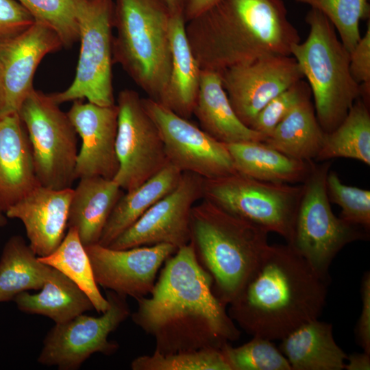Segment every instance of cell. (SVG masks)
Wrapping results in <instances>:
<instances>
[{"label": "cell", "instance_id": "1", "mask_svg": "<svg viewBox=\"0 0 370 370\" xmlns=\"http://www.w3.org/2000/svg\"><path fill=\"white\" fill-rule=\"evenodd\" d=\"M212 284L191 241L166 260L149 297L138 299L130 315L153 338L155 352L221 349L240 338L241 331L214 294Z\"/></svg>", "mask_w": 370, "mask_h": 370}, {"label": "cell", "instance_id": "2", "mask_svg": "<svg viewBox=\"0 0 370 370\" xmlns=\"http://www.w3.org/2000/svg\"><path fill=\"white\" fill-rule=\"evenodd\" d=\"M328 284L291 245H269L227 312L248 334L280 341L319 319Z\"/></svg>", "mask_w": 370, "mask_h": 370}, {"label": "cell", "instance_id": "3", "mask_svg": "<svg viewBox=\"0 0 370 370\" xmlns=\"http://www.w3.org/2000/svg\"><path fill=\"white\" fill-rule=\"evenodd\" d=\"M282 0H221L186 23L201 70L221 71L267 55L291 56L300 41Z\"/></svg>", "mask_w": 370, "mask_h": 370}, {"label": "cell", "instance_id": "4", "mask_svg": "<svg viewBox=\"0 0 370 370\" xmlns=\"http://www.w3.org/2000/svg\"><path fill=\"white\" fill-rule=\"evenodd\" d=\"M190 226L197 260L212 278L214 294L227 306L269 247L268 232L204 199L193 207Z\"/></svg>", "mask_w": 370, "mask_h": 370}, {"label": "cell", "instance_id": "5", "mask_svg": "<svg viewBox=\"0 0 370 370\" xmlns=\"http://www.w3.org/2000/svg\"><path fill=\"white\" fill-rule=\"evenodd\" d=\"M171 14L161 0H116L113 15V61L159 103L171 69Z\"/></svg>", "mask_w": 370, "mask_h": 370}, {"label": "cell", "instance_id": "6", "mask_svg": "<svg viewBox=\"0 0 370 370\" xmlns=\"http://www.w3.org/2000/svg\"><path fill=\"white\" fill-rule=\"evenodd\" d=\"M306 21L308 36L292 47L291 56L307 79L317 120L323 130L330 133L360 98V87L350 72L349 52L330 21L313 8Z\"/></svg>", "mask_w": 370, "mask_h": 370}, {"label": "cell", "instance_id": "7", "mask_svg": "<svg viewBox=\"0 0 370 370\" xmlns=\"http://www.w3.org/2000/svg\"><path fill=\"white\" fill-rule=\"evenodd\" d=\"M331 161L313 163L302 183L291 245L323 278L329 281V268L347 245L367 238V232L332 212L326 189Z\"/></svg>", "mask_w": 370, "mask_h": 370}, {"label": "cell", "instance_id": "8", "mask_svg": "<svg viewBox=\"0 0 370 370\" xmlns=\"http://www.w3.org/2000/svg\"><path fill=\"white\" fill-rule=\"evenodd\" d=\"M302 184L263 182L240 173L203 179V197L223 210L291 242Z\"/></svg>", "mask_w": 370, "mask_h": 370}, {"label": "cell", "instance_id": "9", "mask_svg": "<svg viewBox=\"0 0 370 370\" xmlns=\"http://www.w3.org/2000/svg\"><path fill=\"white\" fill-rule=\"evenodd\" d=\"M18 115L27 132L40 184L53 189L71 188L76 180L77 134L67 113L50 95L34 88Z\"/></svg>", "mask_w": 370, "mask_h": 370}, {"label": "cell", "instance_id": "10", "mask_svg": "<svg viewBox=\"0 0 370 370\" xmlns=\"http://www.w3.org/2000/svg\"><path fill=\"white\" fill-rule=\"evenodd\" d=\"M113 15L112 0H78L79 56L70 86L50 95L58 105L85 98L99 106L115 104L112 72Z\"/></svg>", "mask_w": 370, "mask_h": 370}, {"label": "cell", "instance_id": "11", "mask_svg": "<svg viewBox=\"0 0 370 370\" xmlns=\"http://www.w3.org/2000/svg\"><path fill=\"white\" fill-rule=\"evenodd\" d=\"M116 106L119 169L113 180L127 192L160 171L169 160L159 130L138 93L132 89L121 90Z\"/></svg>", "mask_w": 370, "mask_h": 370}, {"label": "cell", "instance_id": "12", "mask_svg": "<svg viewBox=\"0 0 370 370\" xmlns=\"http://www.w3.org/2000/svg\"><path fill=\"white\" fill-rule=\"evenodd\" d=\"M110 307L99 317L81 314L62 323L56 324L47 333L38 363L61 370H75L93 354H114L119 347L108 336L130 315L127 297L106 290Z\"/></svg>", "mask_w": 370, "mask_h": 370}, {"label": "cell", "instance_id": "13", "mask_svg": "<svg viewBox=\"0 0 370 370\" xmlns=\"http://www.w3.org/2000/svg\"><path fill=\"white\" fill-rule=\"evenodd\" d=\"M142 102L159 130L169 163L204 179L237 172L224 143L159 102L149 97Z\"/></svg>", "mask_w": 370, "mask_h": 370}, {"label": "cell", "instance_id": "14", "mask_svg": "<svg viewBox=\"0 0 370 370\" xmlns=\"http://www.w3.org/2000/svg\"><path fill=\"white\" fill-rule=\"evenodd\" d=\"M203 177L183 172L176 187L151 206L108 247L126 249L169 244L177 249L190 241V215L203 197Z\"/></svg>", "mask_w": 370, "mask_h": 370}, {"label": "cell", "instance_id": "15", "mask_svg": "<svg viewBox=\"0 0 370 370\" xmlns=\"http://www.w3.org/2000/svg\"><path fill=\"white\" fill-rule=\"evenodd\" d=\"M219 73L234 112L249 127L272 99L304 78L296 60L283 55H267Z\"/></svg>", "mask_w": 370, "mask_h": 370}, {"label": "cell", "instance_id": "16", "mask_svg": "<svg viewBox=\"0 0 370 370\" xmlns=\"http://www.w3.org/2000/svg\"><path fill=\"white\" fill-rule=\"evenodd\" d=\"M85 248L97 284L136 300L151 293L160 268L177 250L169 244L114 249L96 243Z\"/></svg>", "mask_w": 370, "mask_h": 370}, {"label": "cell", "instance_id": "17", "mask_svg": "<svg viewBox=\"0 0 370 370\" xmlns=\"http://www.w3.org/2000/svg\"><path fill=\"white\" fill-rule=\"evenodd\" d=\"M58 34L35 21L21 34L0 41V118L18 113L33 88L43 57L62 47Z\"/></svg>", "mask_w": 370, "mask_h": 370}, {"label": "cell", "instance_id": "18", "mask_svg": "<svg viewBox=\"0 0 370 370\" xmlns=\"http://www.w3.org/2000/svg\"><path fill=\"white\" fill-rule=\"evenodd\" d=\"M67 115L82 140L76 179L99 176L113 180L119 169L115 149L117 106H102L77 99L73 101Z\"/></svg>", "mask_w": 370, "mask_h": 370}, {"label": "cell", "instance_id": "19", "mask_svg": "<svg viewBox=\"0 0 370 370\" xmlns=\"http://www.w3.org/2000/svg\"><path fill=\"white\" fill-rule=\"evenodd\" d=\"M73 191L38 185L5 212L8 219L23 223L29 245L38 257L52 253L63 240Z\"/></svg>", "mask_w": 370, "mask_h": 370}, {"label": "cell", "instance_id": "20", "mask_svg": "<svg viewBox=\"0 0 370 370\" xmlns=\"http://www.w3.org/2000/svg\"><path fill=\"white\" fill-rule=\"evenodd\" d=\"M40 185L31 144L18 115L0 118V208L5 212Z\"/></svg>", "mask_w": 370, "mask_h": 370}, {"label": "cell", "instance_id": "21", "mask_svg": "<svg viewBox=\"0 0 370 370\" xmlns=\"http://www.w3.org/2000/svg\"><path fill=\"white\" fill-rule=\"evenodd\" d=\"M201 129L224 144L259 141L265 137L243 123L234 112L223 86L220 73L201 70L193 111Z\"/></svg>", "mask_w": 370, "mask_h": 370}, {"label": "cell", "instance_id": "22", "mask_svg": "<svg viewBox=\"0 0 370 370\" xmlns=\"http://www.w3.org/2000/svg\"><path fill=\"white\" fill-rule=\"evenodd\" d=\"M123 189L113 180L94 176L79 178L70 203L68 228H74L84 246L99 243Z\"/></svg>", "mask_w": 370, "mask_h": 370}, {"label": "cell", "instance_id": "23", "mask_svg": "<svg viewBox=\"0 0 370 370\" xmlns=\"http://www.w3.org/2000/svg\"><path fill=\"white\" fill-rule=\"evenodd\" d=\"M185 27L184 13L172 14L171 69L166 91L160 103L177 115L190 119L197 101L201 70L189 45Z\"/></svg>", "mask_w": 370, "mask_h": 370}, {"label": "cell", "instance_id": "24", "mask_svg": "<svg viewBox=\"0 0 370 370\" xmlns=\"http://www.w3.org/2000/svg\"><path fill=\"white\" fill-rule=\"evenodd\" d=\"M279 349L292 370H342L347 355L336 343L332 325L315 319L280 340Z\"/></svg>", "mask_w": 370, "mask_h": 370}, {"label": "cell", "instance_id": "25", "mask_svg": "<svg viewBox=\"0 0 370 370\" xmlns=\"http://www.w3.org/2000/svg\"><path fill=\"white\" fill-rule=\"evenodd\" d=\"M238 173L258 180L278 184H302L313 161L289 157L263 142L225 144Z\"/></svg>", "mask_w": 370, "mask_h": 370}, {"label": "cell", "instance_id": "26", "mask_svg": "<svg viewBox=\"0 0 370 370\" xmlns=\"http://www.w3.org/2000/svg\"><path fill=\"white\" fill-rule=\"evenodd\" d=\"M182 172L169 163L137 188L123 193L114 206L98 244L108 247L151 206L173 190Z\"/></svg>", "mask_w": 370, "mask_h": 370}, {"label": "cell", "instance_id": "27", "mask_svg": "<svg viewBox=\"0 0 370 370\" xmlns=\"http://www.w3.org/2000/svg\"><path fill=\"white\" fill-rule=\"evenodd\" d=\"M40 291L17 295L13 301L25 313L46 316L56 324L62 323L94 309L86 294L65 275L53 268L51 275Z\"/></svg>", "mask_w": 370, "mask_h": 370}, {"label": "cell", "instance_id": "28", "mask_svg": "<svg viewBox=\"0 0 370 370\" xmlns=\"http://www.w3.org/2000/svg\"><path fill=\"white\" fill-rule=\"evenodd\" d=\"M325 134L308 97L298 103L263 143L289 157L312 161L321 149Z\"/></svg>", "mask_w": 370, "mask_h": 370}, {"label": "cell", "instance_id": "29", "mask_svg": "<svg viewBox=\"0 0 370 370\" xmlns=\"http://www.w3.org/2000/svg\"><path fill=\"white\" fill-rule=\"evenodd\" d=\"M53 268L41 262L20 235L12 236L0 257V303L13 301L25 291L40 290Z\"/></svg>", "mask_w": 370, "mask_h": 370}, {"label": "cell", "instance_id": "30", "mask_svg": "<svg viewBox=\"0 0 370 370\" xmlns=\"http://www.w3.org/2000/svg\"><path fill=\"white\" fill-rule=\"evenodd\" d=\"M345 158L370 165L369 105L358 99L343 121L325 133L316 160L323 162Z\"/></svg>", "mask_w": 370, "mask_h": 370}, {"label": "cell", "instance_id": "31", "mask_svg": "<svg viewBox=\"0 0 370 370\" xmlns=\"http://www.w3.org/2000/svg\"><path fill=\"white\" fill-rule=\"evenodd\" d=\"M68 229L58 247L50 254L38 257V260L73 281L86 294L94 309L103 313L110 304L99 291L90 258L77 231L72 227Z\"/></svg>", "mask_w": 370, "mask_h": 370}, {"label": "cell", "instance_id": "32", "mask_svg": "<svg viewBox=\"0 0 370 370\" xmlns=\"http://www.w3.org/2000/svg\"><path fill=\"white\" fill-rule=\"evenodd\" d=\"M132 370H232L221 349H202L161 354L154 351L151 355L134 358Z\"/></svg>", "mask_w": 370, "mask_h": 370}, {"label": "cell", "instance_id": "33", "mask_svg": "<svg viewBox=\"0 0 370 370\" xmlns=\"http://www.w3.org/2000/svg\"><path fill=\"white\" fill-rule=\"evenodd\" d=\"M321 12L330 21L350 53L361 38L359 24L369 18V0H295Z\"/></svg>", "mask_w": 370, "mask_h": 370}, {"label": "cell", "instance_id": "34", "mask_svg": "<svg viewBox=\"0 0 370 370\" xmlns=\"http://www.w3.org/2000/svg\"><path fill=\"white\" fill-rule=\"evenodd\" d=\"M32 14L35 21L51 28L63 46L69 47L79 40L78 0H17Z\"/></svg>", "mask_w": 370, "mask_h": 370}, {"label": "cell", "instance_id": "35", "mask_svg": "<svg viewBox=\"0 0 370 370\" xmlns=\"http://www.w3.org/2000/svg\"><path fill=\"white\" fill-rule=\"evenodd\" d=\"M247 343L221 348L232 370H292L285 356L272 341L258 336Z\"/></svg>", "mask_w": 370, "mask_h": 370}, {"label": "cell", "instance_id": "36", "mask_svg": "<svg viewBox=\"0 0 370 370\" xmlns=\"http://www.w3.org/2000/svg\"><path fill=\"white\" fill-rule=\"evenodd\" d=\"M327 193L330 203L341 208L344 221L368 232L370 229V191L343 184L335 171L326 178Z\"/></svg>", "mask_w": 370, "mask_h": 370}, {"label": "cell", "instance_id": "37", "mask_svg": "<svg viewBox=\"0 0 370 370\" xmlns=\"http://www.w3.org/2000/svg\"><path fill=\"white\" fill-rule=\"evenodd\" d=\"M311 96L308 83L298 81L272 99L258 114L250 128L266 138L298 103Z\"/></svg>", "mask_w": 370, "mask_h": 370}, {"label": "cell", "instance_id": "38", "mask_svg": "<svg viewBox=\"0 0 370 370\" xmlns=\"http://www.w3.org/2000/svg\"><path fill=\"white\" fill-rule=\"evenodd\" d=\"M35 20L17 0H0V41L28 29Z\"/></svg>", "mask_w": 370, "mask_h": 370}, {"label": "cell", "instance_id": "39", "mask_svg": "<svg viewBox=\"0 0 370 370\" xmlns=\"http://www.w3.org/2000/svg\"><path fill=\"white\" fill-rule=\"evenodd\" d=\"M349 69L361 89L370 92V21L366 32L349 53Z\"/></svg>", "mask_w": 370, "mask_h": 370}, {"label": "cell", "instance_id": "40", "mask_svg": "<svg viewBox=\"0 0 370 370\" xmlns=\"http://www.w3.org/2000/svg\"><path fill=\"white\" fill-rule=\"evenodd\" d=\"M362 309L358 321L356 335L358 344L370 354V273L366 272L362 278L361 288Z\"/></svg>", "mask_w": 370, "mask_h": 370}, {"label": "cell", "instance_id": "41", "mask_svg": "<svg viewBox=\"0 0 370 370\" xmlns=\"http://www.w3.org/2000/svg\"><path fill=\"white\" fill-rule=\"evenodd\" d=\"M221 0H188L184 10L186 23L198 16Z\"/></svg>", "mask_w": 370, "mask_h": 370}, {"label": "cell", "instance_id": "42", "mask_svg": "<svg viewBox=\"0 0 370 370\" xmlns=\"http://www.w3.org/2000/svg\"><path fill=\"white\" fill-rule=\"evenodd\" d=\"M344 369L347 370H369L370 354L363 352L347 356Z\"/></svg>", "mask_w": 370, "mask_h": 370}, {"label": "cell", "instance_id": "43", "mask_svg": "<svg viewBox=\"0 0 370 370\" xmlns=\"http://www.w3.org/2000/svg\"><path fill=\"white\" fill-rule=\"evenodd\" d=\"M171 14L184 13L188 0H161Z\"/></svg>", "mask_w": 370, "mask_h": 370}, {"label": "cell", "instance_id": "44", "mask_svg": "<svg viewBox=\"0 0 370 370\" xmlns=\"http://www.w3.org/2000/svg\"><path fill=\"white\" fill-rule=\"evenodd\" d=\"M8 217L5 212L0 208V227L5 226L8 222Z\"/></svg>", "mask_w": 370, "mask_h": 370}]
</instances>
